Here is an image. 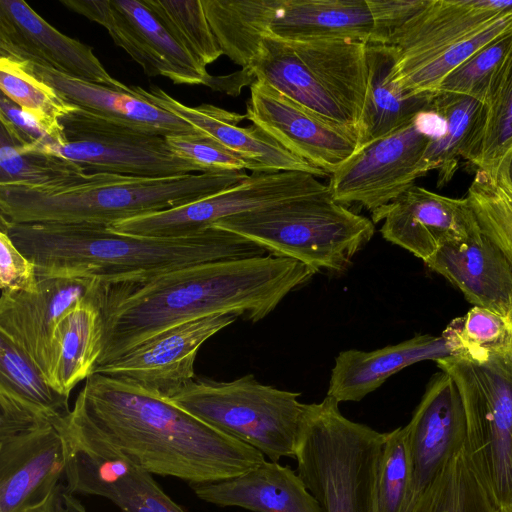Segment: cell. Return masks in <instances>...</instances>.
Returning a JSON list of instances; mask_svg holds the SVG:
<instances>
[{
  "mask_svg": "<svg viewBox=\"0 0 512 512\" xmlns=\"http://www.w3.org/2000/svg\"><path fill=\"white\" fill-rule=\"evenodd\" d=\"M315 272L270 254L199 263L142 280L102 283L103 346L109 363L171 327L213 315L257 322Z\"/></svg>",
  "mask_w": 512,
  "mask_h": 512,
  "instance_id": "obj_1",
  "label": "cell"
},
{
  "mask_svg": "<svg viewBox=\"0 0 512 512\" xmlns=\"http://www.w3.org/2000/svg\"><path fill=\"white\" fill-rule=\"evenodd\" d=\"M72 410L151 474L191 485L233 478L266 461L168 400L102 374L86 380Z\"/></svg>",
  "mask_w": 512,
  "mask_h": 512,
  "instance_id": "obj_2",
  "label": "cell"
},
{
  "mask_svg": "<svg viewBox=\"0 0 512 512\" xmlns=\"http://www.w3.org/2000/svg\"><path fill=\"white\" fill-rule=\"evenodd\" d=\"M1 230L34 263L38 278H90L110 284L199 263L268 254L249 239L214 226L174 238L125 235L104 225L3 220Z\"/></svg>",
  "mask_w": 512,
  "mask_h": 512,
  "instance_id": "obj_3",
  "label": "cell"
},
{
  "mask_svg": "<svg viewBox=\"0 0 512 512\" xmlns=\"http://www.w3.org/2000/svg\"><path fill=\"white\" fill-rule=\"evenodd\" d=\"M247 177L245 170L157 178L94 173L86 182L58 190L1 185L0 217L15 224L110 226L202 199Z\"/></svg>",
  "mask_w": 512,
  "mask_h": 512,
  "instance_id": "obj_4",
  "label": "cell"
},
{
  "mask_svg": "<svg viewBox=\"0 0 512 512\" xmlns=\"http://www.w3.org/2000/svg\"><path fill=\"white\" fill-rule=\"evenodd\" d=\"M245 68L314 113L357 129L367 90L366 43L265 36Z\"/></svg>",
  "mask_w": 512,
  "mask_h": 512,
  "instance_id": "obj_5",
  "label": "cell"
},
{
  "mask_svg": "<svg viewBox=\"0 0 512 512\" xmlns=\"http://www.w3.org/2000/svg\"><path fill=\"white\" fill-rule=\"evenodd\" d=\"M239 234L268 254L296 260L315 273H342L372 239L375 224L324 192L225 218L213 225Z\"/></svg>",
  "mask_w": 512,
  "mask_h": 512,
  "instance_id": "obj_6",
  "label": "cell"
},
{
  "mask_svg": "<svg viewBox=\"0 0 512 512\" xmlns=\"http://www.w3.org/2000/svg\"><path fill=\"white\" fill-rule=\"evenodd\" d=\"M383 438V433L346 418L330 396L305 404L296 471L323 512H378Z\"/></svg>",
  "mask_w": 512,
  "mask_h": 512,
  "instance_id": "obj_7",
  "label": "cell"
},
{
  "mask_svg": "<svg viewBox=\"0 0 512 512\" xmlns=\"http://www.w3.org/2000/svg\"><path fill=\"white\" fill-rule=\"evenodd\" d=\"M299 396L247 374L229 382L195 377L167 400L278 462L295 459L305 409Z\"/></svg>",
  "mask_w": 512,
  "mask_h": 512,
  "instance_id": "obj_8",
  "label": "cell"
},
{
  "mask_svg": "<svg viewBox=\"0 0 512 512\" xmlns=\"http://www.w3.org/2000/svg\"><path fill=\"white\" fill-rule=\"evenodd\" d=\"M459 390L466 416L465 452L502 509L512 505V352L478 363L436 360Z\"/></svg>",
  "mask_w": 512,
  "mask_h": 512,
  "instance_id": "obj_9",
  "label": "cell"
},
{
  "mask_svg": "<svg viewBox=\"0 0 512 512\" xmlns=\"http://www.w3.org/2000/svg\"><path fill=\"white\" fill-rule=\"evenodd\" d=\"M66 416L0 386V512H21L61 485L69 452Z\"/></svg>",
  "mask_w": 512,
  "mask_h": 512,
  "instance_id": "obj_10",
  "label": "cell"
},
{
  "mask_svg": "<svg viewBox=\"0 0 512 512\" xmlns=\"http://www.w3.org/2000/svg\"><path fill=\"white\" fill-rule=\"evenodd\" d=\"M444 130V120L431 106L404 126L360 147L329 176L332 198L370 213L392 202L429 172L426 149Z\"/></svg>",
  "mask_w": 512,
  "mask_h": 512,
  "instance_id": "obj_11",
  "label": "cell"
},
{
  "mask_svg": "<svg viewBox=\"0 0 512 512\" xmlns=\"http://www.w3.org/2000/svg\"><path fill=\"white\" fill-rule=\"evenodd\" d=\"M59 122L67 142L51 154L80 164L88 174L157 178L202 173L197 165L176 155L164 136L79 107Z\"/></svg>",
  "mask_w": 512,
  "mask_h": 512,
  "instance_id": "obj_12",
  "label": "cell"
},
{
  "mask_svg": "<svg viewBox=\"0 0 512 512\" xmlns=\"http://www.w3.org/2000/svg\"><path fill=\"white\" fill-rule=\"evenodd\" d=\"M66 420V492L104 497L122 512H184L149 471L104 439L73 410Z\"/></svg>",
  "mask_w": 512,
  "mask_h": 512,
  "instance_id": "obj_13",
  "label": "cell"
},
{
  "mask_svg": "<svg viewBox=\"0 0 512 512\" xmlns=\"http://www.w3.org/2000/svg\"><path fill=\"white\" fill-rule=\"evenodd\" d=\"M249 32L291 41L383 44L378 0H245Z\"/></svg>",
  "mask_w": 512,
  "mask_h": 512,
  "instance_id": "obj_14",
  "label": "cell"
},
{
  "mask_svg": "<svg viewBox=\"0 0 512 512\" xmlns=\"http://www.w3.org/2000/svg\"><path fill=\"white\" fill-rule=\"evenodd\" d=\"M69 10L103 26L148 76L174 84L205 85L211 75L166 30L142 0H61Z\"/></svg>",
  "mask_w": 512,
  "mask_h": 512,
  "instance_id": "obj_15",
  "label": "cell"
},
{
  "mask_svg": "<svg viewBox=\"0 0 512 512\" xmlns=\"http://www.w3.org/2000/svg\"><path fill=\"white\" fill-rule=\"evenodd\" d=\"M249 87L246 119L292 154L330 176L356 152L357 129L314 113L262 81Z\"/></svg>",
  "mask_w": 512,
  "mask_h": 512,
  "instance_id": "obj_16",
  "label": "cell"
},
{
  "mask_svg": "<svg viewBox=\"0 0 512 512\" xmlns=\"http://www.w3.org/2000/svg\"><path fill=\"white\" fill-rule=\"evenodd\" d=\"M238 317L221 314L166 329L119 358L97 366L94 373L137 385L162 399H170L196 376L200 347Z\"/></svg>",
  "mask_w": 512,
  "mask_h": 512,
  "instance_id": "obj_17",
  "label": "cell"
},
{
  "mask_svg": "<svg viewBox=\"0 0 512 512\" xmlns=\"http://www.w3.org/2000/svg\"><path fill=\"white\" fill-rule=\"evenodd\" d=\"M383 221L385 240L428 261L442 247L468 240L481 229L468 198L455 199L412 186L371 213Z\"/></svg>",
  "mask_w": 512,
  "mask_h": 512,
  "instance_id": "obj_18",
  "label": "cell"
},
{
  "mask_svg": "<svg viewBox=\"0 0 512 512\" xmlns=\"http://www.w3.org/2000/svg\"><path fill=\"white\" fill-rule=\"evenodd\" d=\"M0 57L48 66L68 76L130 92L114 79L92 47L68 37L25 1L0 0Z\"/></svg>",
  "mask_w": 512,
  "mask_h": 512,
  "instance_id": "obj_19",
  "label": "cell"
},
{
  "mask_svg": "<svg viewBox=\"0 0 512 512\" xmlns=\"http://www.w3.org/2000/svg\"><path fill=\"white\" fill-rule=\"evenodd\" d=\"M101 287L90 278H38L36 291H1L0 333L30 357L48 382L57 323L77 303L97 296Z\"/></svg>",
  "mask_w": 512,
  "mask_h": 512,
  "instance_id": "obj_20",
  "label": "cell"
},
{
  "mask_svg": "<svg viewBox=\"0 0 512 512\" xmlns=\"http://www.w3.org/2000/svg\"><path fill=\"white\" fill-rule=\"evenodd\" d=\"M404 427L413 464L412 506L439 471L465 449V410L457 385L446 372L431 377Z\"/></svg>",
  "mask_w": 512,
  "mask_h": 512,
  "instance_id": "obj_21",
  "label": "cell"
},
{
  "mask_svg": "<svg viewBox=\"0 0 512 512\" xmlns=\"http://www.w3.org/2000/svg\"><path fill=\"white\" fill-rule=\"evenodd\" d=\"M130 88L148 102L178 116L241 157L252 173L300 171L317 178L329 176L286 150L258 126H239L246 119L245 114L230 112L212 104L189 107L156 85H150L149 89L135 85Z\"/></svg>",
  "mask_w": 512,
  "mask_h": 512,
  "instance_id": "obj_22",
  "label": "cell"
},
{
  "mask_svg": "<svg viewBox=\"0 0 512 512\" xmlns=\"http://www.w3.org/2000/svg\"><path fill=\"white\" fill-rule=\"evenodd\" d=\"M512 15V0H428L387 41L403 67Z\"/></svg>",
  "mask_w": 512,
  "mask_h": 512,
  "instance_id": "obj_23",
  "label": "cell"
},
{
  "mask_svg": "<svg viewBox=\"0 0 512 512\" xmlns=\"http://www.w3.org/2000/svg\"><path fill=\"white\" fill-rule=\"evenodd\" d=\"M425 264L474 306L501 316L512 307V266L482 231L468 240L445 245Z\"/></svg>",
  "mask_w": 512,
  "mask_h": 512,
  "instance_id": "obj_24",
  "label": "cell"
},
{
  "mask_svg": "<svg viewBox=\"0 0 512 512\" xmlns=\"http://www.w3.org/2000/svg\"><path fill=\"white\" fill-rule=\"evenodd\" d=\"M21 63L65 101L90 113L164 137L203 133L178 116L148 102L130 86V92H124L68 76L41 64Z\"/></svg>",
  "mask_w": 512,
  "mask_h": 512,
  "instance_id": "obj_25",
  "label": "cell"
},
{
  "mask_svg": "<svg viewBox=\"0 0 512 512\" xmlns=\"http://www.w3.org/2000/svg\"><path fill=\"white\" fill-rule=\"evenodd\" d=\"M191 486L198 498L221 507L253 512H323L297 471L270 460L233 478Z\"/></svg>",
  "mask_w": 512,
  "mask_h": 512,
  "instance_id": "obj_26",
  "label": "cell"
},
{
  "mask_svg": "<svg viewBox=\"0 0 512 512\" xmlns=\"http://www.w3.org/2000/svg\"><path fill=\"white\" fill-rule=\"evenodd\" d=\"M449 356L443 338L430 334L372 351L345 350L335 359L327 396L339 403L360 401L405 367Z\"/></svg>",
  "mask_w": 512,
  "mask_h": 512,
  "instance_id": "obj_27",
  "label": "cell"
},
{
  "mask_svg": "<svg viewBox=\"0 0 512 512\" xmlns=\"http://www.w3.org/2000/svg\"><path fill=\"white\" fill-rule=\"evenodd\" d=\"M395 49L367 44V90L358 123V148L385 136L431 109L435 92L410 94L391 79Z\"/></svg>",
  "mask_w": 512,
  "mask_h": 512,
  "instance_id": "obj_28",
  "label": "cell"
},
{
  "mask_svg": "<svg viewBox=\"0 0 512 512\" xmlns=\"http://www.w3.org/2000/svg\"><path fill=\"white\" fill-rule=\"evenodd\" d=\"M99 297L100 292L77 303L55 327L48 383L63 396L69 397L72 389L92 376L97 367L104 332Z\"/></svg>",
  "mask_w": 512,
  "mask_h": 512,
  "instance_id": "obj_29",
  "label": "cell"
},
{
  "mask_svg": "<svg viewBox=\"0 0 512 512\" xmlns=\"http://www.w3.org/2000/svg\"><path fill=\"white\" fill-rule=\"evenodd\" d=\"M512 155V50L493 80L480 128L463 158L499 180Z\"/></svg>",
  "mask_w": 512,
  "mask_h": 512,
  "instance_id": "obj_30",
  "label": "cell"
},
{
  "mask_svg": "<svg viewBox=\"0 0 512 512\" xmlns=\"http://www.w3.org/2000/svg\"><path fill=\"white\" fill-rule=\"evenodd\" d=\"M432 110L444 120L442 135L433 138L424 155L429 171H437V187L451 181L462 157L481 126L485 104L464 95L435 92Z\"/></svg>",
  "mask_w": 512,
  "mask_h": 512,
  "instance_id": "obj_31",
  "label": "cell"
},
{
  "mask_svg": "<svg viewBox=\"0 0 512 512\" xmlns=\"http://www.w3.org/2000/svg\"><path fill=\"white\" fill-rule=\"evenodd\" d=\"M91 177L92 174L72 160L18 146L0 127V186L58 190Z\"/></svg>",
  "mask_w": 512,
  "mask_h": 512,
  "instance_id": "obj_32",
  "label": "cell"
},
{
  "mask_svg": "<svg viewBox=\"0 0 512 512\" xmlns=\"http://www.w3.org/2000/svg\"><path fill=\"white\" fill-rule=\"evenodd\" d=\"M465 449L450 460L412 504L409 512H500Z\"/></svg>",
  "mask_w": 512,
  "mask_h": 512,
  "instance_id": "obj_33",
  "label": "cell"
},
{
  "mask_svg": "<svg viewBox=\"0 0 512 512\" xmlns=\"http://www.w3.org/2000/svg\"><path fill=\"white\" fill-rule=\"evenodd\" d=\"M512 29V15L501 17L476 33L391 72V79L410 94L434 92L452 71L501 34Z\"/></svg>",
  "mask_w": 512,
  "mask_h": 512,
  "instance_id": "obj_34",
  "label": "cell"
},
{
  "mask_svg": "<svg viewBox=\"0 0 512 512\" xmlns=\"http://www.w3.org/2000/svg\"><path fill=\"white\" fill-rule=\"evenodd\" d=\"M441 337L451 357L467 361L482 363L512 352V332L504 316L482 307L451 320Z\"/></svg>",
  "mask_w": 512,
  "mask_h": 512,
  "instance_id": "obj_35",
  "label": "cell"
},
{
  "mask_svg": "<svg viewBox=\"0 0 512 512\" xmlns=\"http://www.w3.org/2000/svg\"><path fill=\"white\" fill-rule=\"evenodd\" d=\"M170 35L202 66L223 51L209 25L201 0H142Z\"/></svg>",
  "mask_w": 512,
  "mask_h": 512,
  "instance_id": "obj_36",
  "label": "cell"
},
{
  "mask_svg": "<svg viewBox=\"0 0 512 512\" xmlns=\"http://www.w3.org/2000/svg\"><path fill=\"white\" fill-rule=\"evenodd\" d=\"M376 477L378 512H409L413 464L405 427L383 433Z\"/></svg>",
  "mask_w": 512,
  "mask_h": 512,
  "instance_id": "obj_37",
  "label": "cell"
},
{
  "mask_svg": "<svg viewBox=\"0 0 512 512\" xmlns=\"http://www.w3.org/2000/svg\"><path fill=\"white\" fill-rule=\"evenodd\" d=\"M0 386L57 415H68L69 397L55 391L30 357L0 333Z\"/></svg>",
  "mask_w": 512,
  "mask_h": 512,
  "instance_id": "obj_38",
  "label": "cell"
},
{
  "mask_svg": "<svg viewBox=\"0 0 512 512\" xmlns=\"http://www.w3.org/2000/svg\"><path fill=\"white\" fill-rule=\"evenodd\" d=\"M0 89L24 111L49 125L77 108L65 101L50 85L30 73L21 62L0 57Z\"/></svg>",
  "mask_w": 512,
  "mask_h": 512,
  "instance_id": "obj_39",
  "label": "cell"
},
{
  "mask_svg": "<svg viewBox=\"0 0 512 512\" xmlns=\"http://www.w3.org/2000/svg\"><path fill=\"white\" fill-rule=\"evenodd\" d=\"M466 197L481 231L512 266V190L503 181L477 170Z\"/></svg>",
  "mask_w": 512,
  "mask_h": 512,
  "instance_id": "obj_40",
  "label": "cell"
},
{
  "mask_svg": "<svg viewBox=\"0 0 512 512\" xmlns=\"http://www.w3.org/2000/svg\"><path fill=\"white\" fill-rule=\"evenodd\" d=\"M512 50V29L501 34L452 71L434 92L453 93L486 103L492 83Z\"/></svg>",
  "mask_w": 512,
  "mask_h": 512,
  "instance_id": "obj_41",
  "label": "cell"
},
{
  "mask_svg": "<svg viewBox=\"0 0 512 512\" xmlns=\"http://www.w3.org/2000/svg\"><path fill=\"white\" fill-rule=\"evenodd\" d=\"M0 123L13 142L27 150L51 154L67 142L61 124L49 125L40 121L3 94L0 97Z\"/></svg>",
  "mask_w": 512,
  "mask_h": 512,
  "instance_id": "obj_42",
  "label": "cell"
},
{
  "mask_svg": "<svg viewBox=\"0 0 512 512\" xmlns=\"http://www.w3.org/2000/svg\"><path fill=\"white\" fill-rule=\"evenodd\" d=\"M179 157L197 165L202 173L249 170L248 163L205 133L167 136Z\"/></svg>",
  "mask_w": 512,
  "mask_h": 512,
  "instance_id": "obj_43",
  "label": "cell"
},
{
  "mask_svg": "<svg viewBox=\"0 0 512 512\" xmlns=\"http://www.w3.org/2000/svg\"><path fill=\"white\" fill-rule=\"evenodd\" d=\"M1 291L33 292L38 288L36 268L13 243L7 233L0 231Z\"/></svg>",
  "mask_w": 512,
  "mask_h": 512,
  "instance_id": "obj_44",
  "label": "cell"
},
{
  "mask_svg": "<svg viewBox=\"0 0 512 512\" xmlns=\"http://www.w3.org/2000/svg\"><path fill=\"white\" fill-rule=\"evenodd\" d=\"M255 81L251 71L248 68H242L240 71L222 75L211 76L206 86L215 91L225 92L232 96H237L243 86L251 85Z\"/></svg>",
  "mask_w": 512,
  "mask_h": 512,
  "instance_id": "obj_45",
  "label": "cell"
},
{
  "mask_svg": "<svg viewBox=\"0 0 512 512\" xmlns=\"http://www.w3.org/2000/svg\"><path fill=\"white\" fill-rule=\"evenodd\" d=\"M63 485H59L43 500L30 505L21 512H63L62 509Z\"/></svg>",
  "mask_w": 512,
  "mask_h": 512,
  "instance_id": "obj_46",
  "label": "cell"
},
{
  "mask_svg": "<svg viewBox=\"0 0 512 512\" xmlns=\"http://www.w3.org/2000/svg\"><path fill=\"white\" fill-rule=\"evenodd\" d=\"M61 497L63 512H87L80 500L64 489Z\"/></svg>",
  "mask_w": 512,
  "mask_h": 512,
  "instance_id": "obj_47",
  "label": "cell"
},
{
  "mask_svg": "<svg viewBox=\"0 0 512 512\" xmlns=\"http://www.w3.org/2000/svg\"><path fill=\"white\" fill-rule=\"evenodd\" d=\"M499 180L503 181L512 190V155L507 165L506 176Z\"/></svg>",
  "mask_w": 512,
  "mask_h": 512,
  "instance_id": "obj_48",
  "label": "cell"
},
{
  "mask_svg": "<svg viewBox=\"0 0 512 512\" xmlns=\"http://www.w3.org/2000/svg\"><path fill=\"white\" fill-rule=\"evenodd\" d=\"M506 322H507V325L509 327V329L511 330L512 332V307L508 310L507 314L504 316Z\"/></svg>",
  "mask_w": 512,
  "mask_h": 512,
  "instance_id": "obj_49",
  "label": "cell"
},
{
  "mask_svg": "<svg viewBox=\"0 0 512 512\" xmlns=\"http://www.w3.org/2000/svg\"><path fill=\"white\" fill-rule=\"evenodd\" d=\"M500 512H512V505L508 506V507H505V508H502Z\"/></svg>",
  "mask_w": 512,
  "mask_h": 512,
  "instance_id": "obj_50",
  "label": "cell"
}]
</instances>
